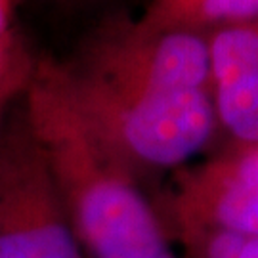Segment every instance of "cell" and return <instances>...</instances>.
<instances>
[{
  "instance_id": "6",
  "label": "cell",
  "mask_w": 258,
  "mask_h": 258,
  "mask_svg": "<svg viewBox=\"0 0 258 258\" xmlns=\"http://www.w3.org/2000/svg\"><path fill=\"white\" fill-rule=\"evenodd\" d=\"M258 18V0H151L136 19L146 29H180L211 33Z\"/></svg>"
},
{
  "instance_id": "2",
  "label": "cell",
  "mask_w": 258,
  "mask_h": 258,
  "mask_svg": "<svg viewBox=\"0 0 258 258\" xmlns=\"http://www.w3.org/2000/svg\"><path fill=\"white\" fill-rule=\"evenodd\" d=\"M73 105L103 144L140 174L182 168L218 126L211 90L136 94L113 88L61 63Z\"/></svg>"
},
{
  "instance_id": "7",
  "label": "cell",
  "mask_w": 258,
  "mask_h": 258,
  "mask_svg": "<svg viewBox=\"0 0 258 258\" xmlns=\"http://www.w3.org/2000/svg\"><path fill=\"white\" fill-rule=\"evenodd\" d=\"M211 59V88L258 75V18L205 35Z\"/></svg>"
},
{
  "instance_id": "10",
  "label": "cell",
  "mask_w": 258,
  "mask_h": 258,
  "mask_svg": "<svg viewBox=\"0 0 258 258\" xmlns=\"http://www.w3.org/2000/svg\"><path fill=\"white\" fill-rule=\"evenodd\" d=\"M178 239L184 243V258H258V239L228 231H195Z\"/></svg>"
},
{
  "instance_id": "5",
  "label": "cell",
  "mask_w": 258,
  "mask_h": 258,
  "mask_svg": "<svg viewBox=\"0 0 258 258\" xmlns=\"http://www.w3.org/2000/svg\"><path fill=\"white\" fill-rule=\"evenodd\" d=\"M165 209L178 237L228 231L258 239V146L235 144L201 165L178 168Z\"/></svg>"
},
{
  "instance_id": "3",
  "label": "cell",
  "mask_w": 258,
  "mask_h": 258,
  "mask_svg": "<svg viewBox=\"0 0 258 258\" xmlns=\"http://www.w3.org/2000/svg\"><path fill=\"white\" fill-rule=\"evenodd\" d=\"M0 258H84L23 107L0 128Z\"/></svg>"
},
{
  "instance_id": "11",
  "label": "cell",
  "mask_w": 258,
  "mask_h": 258,
  "mask_svg": "<svg viewBox=\"0 0 258 258\" xmlns=\"http://www.w3.org/2000/svg\"><path fill=\"white\" fill-rule=\"evenodd\" d=\"M14 6H16V0H0V35L12 29L10 19L14 14Z\"/></svg>"
},
{
  "instance_id": "1",
  "label": "cell",
  "mask_w": 258,
  "mask_h": 258,
  "mask_svg": "<svg viewBox=\"0 0 258 258\" xmlns=\"http://www.w3.org/2000/svg\"><path fill=\"white\" fill-rule=\"evenodd\" d=\"M23 111L86 256L178 258L168 226L142 191L138 174L73 105L59 61L38 59Z\"/></svg>"
},
{
  "instance_id": "8",
  "label": "cell",
  "mask_w": 258,
  "mask_h": 258,
  "mask_svg": "<svg viewBox=\"0 0 258 258\" xmlns=\"http://www.w3.org/2000/svg\"><path fill=\"white\" fill-rule=\"evenodd\" d=\"M216 119L243 146H258V75L241 77L211 88Z\"/></svg>"
},
{
  "instance_id": "9",
  "label": "cell",
  "mask_w": 258,
  "mask_h": 258,
  "mask_svg": "<svg viewBox=\"0 0 258 258\" xmlns=\"http://www.w3.org/2000/svg\"><path fill=\"white\" fill-rule=\"evenodd\" d=\"M38 59L18 29L12 27L0 35V115L19 94L25 96Z\"/></svg>"
},
{
  "instance_id": "4",
  "label": "cell",
  "mask_w": 258,
  "mask_h": 258,
  "mask_svg": "<svg viewBox=\"0 0 258 258\" xmlns=\"http://www.w3.org/2000/svg\"><path fill=\"white\" fill-rule=\"evenodd\" d=\"M67 65L124 92L211 90V59L203 33L146 29L132 19L103 23Z\"/></svg>"
},
{
  "instance_id": "12",
  "label": "cell",
  "mask_w": 258,
  "mask_h": 258,
  "mask_svg": "<svg viewBox=\"0 0 258 258\" xmlns=\"http://www.w3.org/2000/svg\"><path fill=\"white\" fill-rule=\"evenodd\" d=\"M2 122H4V113L0 115V128H2Z\"/></svg>"
}]
</instances>
